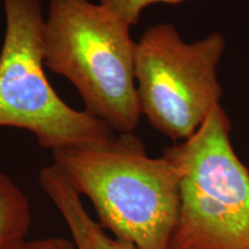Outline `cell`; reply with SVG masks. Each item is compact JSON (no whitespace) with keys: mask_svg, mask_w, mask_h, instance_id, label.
Returning a JSON list of instances; mask_svg holds the SVG:
<instances>
[{"mask_svg":"<svg viewBox=\"0 0 249 249\" xmlns=\"http://www.w3.org/2000/svg\"><path fill=\"white\" fill-rule=\"evenodd\" d=\"M30 203L22 189L0 172V249H17L27 240Z\"/></svg>","mask_w":249,"mask_h":249,"instance_id":"7","label":"cell"},{"mask_svg":"<svg viewBox=\"0 0 249 249\" xmlns=\"http://www.w3.org/2000/svg\"><path fill=\"white\" fill-rule=\"evenodd\" d=\"M39 182L67 224L77 249H139L132 242L114 238L87 213L81 195L54 163L43 167Z\"/></svg>","mask_w":249,"mask_h":249,"instance_id":"6","label":"cell"},{"mask_svg":"<svg viewBox=\"0 0 249 249\" xmlns=\"http://www.w3.org/2000/svg\"><path fill=\"white\" fill-rule=\"evenodd\" d=\"M181 0H99V2L108 6L117 12L121 18H124L130 24V27L136 26L144 9L155 4H174Z\"/></svg>","mask_w":249,"mask_h":249,"instance_id":"8","label":"cell"},{"mask_svg":"<svg viewBox=\"0 0 249 249\" xmlns=\"http://www.w3.org/2000/svg\"><path fill=\"white\" fill-rule=\"evenodd\" d=\"M5 37L0 51V127L28 130L52 152L93 147L116 138L107 124L59 97L45 75L40 0H2Z\"/></svg>","mask_w":249,"mask_h":249,"instance_id":"4","label":"cell"},{"mask_svg":"<svg viewBox=\"0 0 249 249\" xmlns=\"http://www.w3.org/2000/svg\"><path fill=\"white\" fill-rule=\"evenodd\" d=\"M117 12L90 0H50L44 65L75 87L86 111L119 134L138 128L136 42Z\"/></svg>","mask_w":249,"mask_h":249,"instance_id":"2","label":"cell"},{"mask_svg":"<svg viewBox=\"0 0 249 249\" xmlns=\"http://www.w3.org/2000/svg\"><path fill=\"white\" fill-rule=\"evenodd\" d=\"M17 249H77V247L71 239L51 236V238H40L35 240L27 239Z\"/></svg>","mask_w":249,"mask_h":249,"instance_id":"9","label":"cell"},{"mask_svg":"<svg viewBox=\"0 0 249 249\" xmlns=\"http://www.w3.org/2000/svg\"><path fill=\"white\" fill-rule=\"evenodd\" d=\"M53 163L91 202L97 223L139 249H169L179 213V173L166 156L151 157L133 133L93 147L52 152Z\"/></svg>","mask_w":249,"mask_h":249,"instance_id":"1","label":"cell"},{"mask_svg":"<svg viewBox=\"0 0 249 249\" xmlns=\"http://www.w3.org/2000/svg\"><path fill=\"white\" fill-rule=\"evenodd\" d=\"M231 130L220 104L191 138L164 149L180 193L169 249H249V171Z\"/></svg>","mask_w":249,"mask_h":249,"instance_id":"3","label":"cell"},{"mask_svg":"<svg viewBox=\"0 0 249 249\" xmlns=\"http://www.w3.org/2000/svg\"><path fill=\"white\" fill-rule=\"evenodd\" d=\"M222 33L187 42L172 23L149 27L136 42L135 81L142 116L178 143L189 139L220 105Z\"/></svg>","mask_w":249,"mask_h":249,"instance_id":"5","label":"cell"}]
</instances>
